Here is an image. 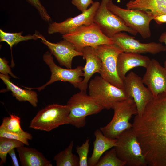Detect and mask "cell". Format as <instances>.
I'll use <instances>...</instances> for the list:
<instances>
[{"label": "cell", "mask_w": 166, "mask_h": 166, "mask_svg": "<svg viewBox=\"0 0 166 166\" xmlns=\"http://www.w3.org/2000/svg\"><path fill=\"white\" fill-rule=\"evenodd\" d=\"M132 124L147 165L166 166V92L153 98Z\"/></svg>", "instance_id": "cell-1"}, {"label": "cell", "mask_w": 166, "mask_h": 166, "mask_svg": "<svg viewBox=\"0 0 166 166\" xmlns=\"http://www.w3.org/2000/svg\"><path fill=\"white\" fill-rule=\"evenodd\" d=\"M113 116L106 125L100 128L106 137L116 139L121 133L132 128L129 121L133 115L137 114L136 106L133 99L128 98L116 102L113 105Z\"/></svg>", "instance_id": "cell-2"}, {"label": "cell", "mask_w": 166, "mask_h": 166, "mask_svg": "<svg viewBox=\"0 0 166 166\" xmlns=\"http://www.w3.org/2000/svg\"><path fill=\"white\" fill-rule=\"evenodd\" d=\"M70 109L68 124L77 128L85 126L87 116L98 113L104 109L86 91H80L73 94L67 104Z\"/></svg>", "instance_id": "cell-3"}, {"label": "cell", "mask_w": 166, "mask_h": 166, "mask_svg": "<svg viewBox=\"0 0 166 166\" xmlns=\"http://www.w3.org/2000/svg\"><path fill=\"white\" fill-rule=\"evenodd\" d=\"M62 37L73 44L80 51L86 47L95 48L101 45L114 44L112 39L105 35L94 22L80 26L69 34L62 35Z\"/></svg>", "instance_id": "cell-4"}, {"label": "cell", "mask_w": 166, "mask_h": 166, "mask_svg": "<svg viewBox=\"0 0 166 166\" xmlns=\"http://www.w3.org/2000/svg\"><path fill=\"white\" fill-rule=\"evenodd\" d=\"M114 147L117 157L129 166L147 165L140 145L132 128L121 133L117 138Z\"/></svg>", "instance_id": "cell-5"}, {"label": "cell", "mask_w": 166, "mask_h": 166, "mask_svg": "<svg viewBox=\"0 0 166 166\" xmlns=\"http://www.w3.org/2000/svg\"><path fill=\"white\" fill-rule=\"evenodd\" d=\"M70 109L67 105H50L39 110L31 120L29 127L49 132L59 126L68 124Z\"/></svg>", "instance_id": "cell-6"}, {"label": "cell", "mask_w": 166, "mask_h": 166, "mask_svg": "<svg viewBox=\"0 0 166 166\" xmlns=\"http://www.w3.org/2000/svg\"><path fill=\"white\" fill-rule=\"evenodd\" d=\"M89 94L104 109H112L116 102L128 97L123 89L108 82L100 76H96L89 82Z\"/></svg>", "instance_id": "cell-7"}, {"label": "cell", "mask_w": 166, "mask_h": 166, "mask_svg": "<svg viewBox=\"0 0 166 166\" xmlns=\"http://www.w3.org/2000/svg\"><path fill=\"white\" fill-rule=\"evenodd\" d=\"M110 0L108 9L119 17L128 27L136 31L144 38L151 36L150 23L154 17L138 10L124 9L114 4Z\"/></svg>", "instance_id": "cell-8"}, {"label": "cell", "mask_w": 166, "mask_h": 166, "mask_svg": "<svg viewBox=\"0 0 166 166\" xmlns=\"http://www.w3.org/2000/svg\"><path fill=\"white\" fill-rule=\"evenodd\" d=\"M102 62L100 76L105 80L119 88L123 89V81L117 71L118 56L123 52L114 45H101L94 48Z\"/></svg>", "instance_id": "cell-9"}, {"label": "cell", "mask_w": 166, "mask_h": 166, "mask_svg": "<svg viewBox=\"0 0 166 166\" xmlns=\"http://www.w3.org/2000/svg\"><path fill=\"white\" fill-rule=\"evenodd\" d=\"M110 0H101L95 14L93 22L97 24L102 32L109 38L122 31L134 36L138 33L127 26L118 16L109 10L107 4Z\"/></svg>", "instance_id": "cell-10"}, {"label": "cell", "mask_w": 166, "mask_h": 166, "mask_svg": "<svg viewBox=\"0 0 166 166\" xmlns=\"http://www.w3.org/2000/svg\"><path fill=\"white\" fill-rule=\"evenodd\" d=\"M43 58L49 67L51 72L49 80L43 85L38 87L29 88L22 86L23 87L29 89H36L40 91L55 82L61 81L69 82L75 88H78L83 79L81 77L83 75V67L79 65L73 69L61 67L55 63L52 55L48 51L44 54Z\"/></svg>", "instance_id": "cell-11"}, {"label": "cell", "mask_w": 166, "mask_h": 166, "mask_svg": "<svg viewBox=\"0 0 166 166\" xmlns=\"http://www.w3.org/2000/svg\"><path fill=\"white\" fill-rule=\"evenodd\" d=\"M123 82L124 91L128 97L133 99L136 106L137 115L141 116L153 98L152 93L144 86L142 78L133 72L126 76Z\"/></svg>", "instance_id": "cell-12"}, {"label": "cell", "mask_w": 166, "mask_h": 166, "mask_svg": "<svg viewBox=\"0 0 166 166\" xmlns=\"http://www.w3.org/2000/svg\"><path fill=\"white\" fill-rule=\"evenodd\" d=\"M134 37L131 36L124 32H120L111 38L114 45L120 49L123 52H131L139 54L150 53L155 54L166 51V46L161 44L155 42L142 43L135 39Z\"/></svg>", "instance_id": "cell-13"}, {"label": "cell", "mask_w": 166, "mask_h": 166, "mask_svg": "<svg viewBox=\"0 0 166 166\" xmlns=\"http://www.w3.org/2000/svg\"><path fill=\"white\" fill-rule=\"evenodd\" d=\"M100 5L99 2L96 1L90 8L78 15L68 18L60 22H54L50 24L48 27V33L51 34L59 33L65 35L80 26L93 23L95 14Z\"/></svg>", "instance_id": "cell-14"}, {"label": "cell", "mask_w": 166, "mask_h": 166, "mask_svg": "<svg viewBox=\"0 0 166 166\" xmlns=\"http://www.w3.org/2000/svg\"><path fill=\"white\" fill-rule=\"evenodd\" d=\"M142 80L153 98L166 92V69L156 59H151Z\"/></svg>", "instance_id": "cell-15"}, {"label": "cell", "mask_w": 166, "mask_h": 166, "mask_svg": "<svg viewBox=\"0 0 166 166\" xmlns=\"http://www.w3.org/2000/svg\"><path fill=\"white\" fill-rule=\"evenodd\" d=\"M39 39L48 47L59 64L67 69H71L72 60L74 57L82 56V53L77 50L73 44L66 40L64 39L56 43H52L41 34Z\"/></svg>", "instance_id": "cell-16"}, {"label": "cell", "mask_w": 166, "mask_h": 166, "mask_svg": "<svg viewBox=\"0 0 166 166\" xmlns=\"http://www.w3.org/2000/svg\"><path fill=\"white\" fill-rule=\"evenodd\" d=\"M81 51L83 54V58L86 60V64L83 68L84 78L77 88L80 91H86L90 79L94 73H99L102 62L94 48L86 47L83 48Z\"/></svg>", "instance_id": "cell-17"}, {"label": "cell", "mask_w": 166, "mask_h": 166, "mask_svg": "<svg viewBox=\"0 0 166 166\" xmlns=\"http://www.w3.org/2000/svg\"><path fill=\"white\" fill-rule=\"evenodd\" d=\"M150 60L148 56L140 54L123 52L119 54L117 58V69L118 75L123 81L129 71L137 67L146 68Z\"/></svg>", "instance_id": "cell-18"}, {"label": "cell", "mask_w": 166, "mask_h": 166, "mask_svg": "<svg viewBox=\"0 0 166 166\" xmlns=\"http://www.w3.org/2000/svg\"><path fill=\"white\" fill-rule=\"evenodd\" d=\"M95 138L93 141V148L91 156L88 158V164L89 166H96L103 153L111 148L115 147L117 139L110 138L105 136L100 129L94 132Z\"/></svg>", "instance_id": "cell-19"}, {"label": "cell", "mask_w": 166, "mask_h": 166, "mask_svg": "<svg viewBox=\"0 0 166 166\" xmlns=\"http://www.w3.org/2000/svg\"><path fill=\"white\" fill-rule=\"evenodd\" d=\"M22 166H52L51 162L35 148L22 146L16 148Z\"/></svg>", "instance_id": "cell-20"}, {"label": "cell", "mask_w": 166, "mask_h": 166, "mask_svg": "<svg viewBox=\"0 0 166 166\" xmlns=\"http://www.w3.org/2000/svg\"><path fill=\"white\" fill-rule=\"evenodd\" d=\"M126 6L127 9L140 10L154 17L166 14V0H130Z\"/></svg>", "instance_id": "cell-21"}, {"label": "cell", "mask_w": 166, "mask_h": 166, "mask_svg": "<svg viewBox=\"0 0 166 166\" xmlns=\"http://www.w3.org/2000/svg\"><path fill=\"white\" fill-rule=\"evenodd\" d=\"M0 78L6 86V91H10L12 95L19 101L28 102L33 107H36L38 101V94L35 91L23 89L12 82L9 75L0 74Z\"/></svg>", "instance_id": "cell-22"}, {"label": "cell", "mask_w": 166, "mask_h": 166, "mask_svg": "<svg viewBox=\"0 0 166 166\" xmlns=\"http://www.w3.org/2000/svg\"><path fill=\"white\" fill-rule=\"evenodd\" d=\"M73 144L71 141L64 150L55 155L53 160L57 166H79V157L72 152Z\"/></svg>", "instance_id": "cell-23"}, {"label": "cell", "mask_w": 166, "mask_h": 166, "mask_svg": "<svg viewBox=\"0 0 166 166\" xmlns=\"http://www.w3.org/2000/svg\"><path fill=\"white\" fill-rule=\"evenodd\" d=\"M22 32L16 33H8L0 29V42H6L10 46L11 50L13 45L20 42L30 40H37L39 39L41 35L38 32L26 36L22 35Z\"/></svg>", "instance_id": "cell-24"}, {"label": "cell", "mask_w": 166, "mask_h": 166, "mask_svg": "<svg viewBox=\"0 0 166 166\" xmlns=\"http://www.w3.org/2000/svg\"><path fill=\"white\" fill-rule=\"evenodd\" d=\"M22 142L16 140L0 137V166L5 164L7 154L12 149L24 146Z\"/></svg>", "instance_id": "cell-25"}, {"label": "cell", "mask_w": 166, "mask_h": 166, "mask_svg": "<svg viewBox=\"0 0 166 166\" xmlns=\"http://www.w3.org/2000/svg\"><path fill=\"white\" fill-rule=\"evenodd\" d=\"M0 130L15 133H21L24 131L21 126L20 118L14 114L3 118Z\"/></svg>", "instance_id": "cell-26"}, {"label": "cell", "mask_w": 166, "mask_h": 166, "mask_svg": "<svg viewBox=\"0 0 166 166\" xmlns=\"http://www.w3.org/2000/svg\"><path fill=\"white\" fill-rule=\"evenodd\" d=\"M101 158L96 166H124L126 163L117 156L114 147L106 151Z\"/></svg>", "instance_id": "cell-27"}, {"label": "cell", "mask_w": 166, "mask_h": 166, "mask_svg": "<svg viewBox=\"0 0 166 166\" xmlns=\"http://www.w3.org/2000/svg\"><path fill=\"white\" fill-rule=\"evenodd\" d=\"M0 137L18 140L27 146L29 145L28 140L32 138L31 134L25 131L21 133H15L0 130Z\"/></svg>", "instance_id": "cell-28"}, {"label": "cell", "mask_w": 166, "mask_h": 166, "mask_svg": "<svg viewBox=\"0 0 166 166\" xmlns=\"http://www.w3.org/2000/svg\"><path fill=\"white\" fill-rule=\"evenodd\" d=\"M90 144L89 139L87 138L81 146L77 145L76 147L79 159V166H88V156Z\"/></svg>", "instance_id": "cell-29"}, {"label": "cell", "mask_w": 166, "mask_h": 166, "mask_svg": "<svg viewBox=\"0 0 166 166\" xmlns=\"http://www.w3.org/2000/svg\"><path fill=\"white\" fill-rule=\"evenodd\" d=\"M26 0L37 9L43 20L46 22H49L51 20L50 16L39 0Z\"/></svg>", "instance_id": "cell-30"}, {"label": "cell", "mask_w": 166, "mask_h": 166, "mask_svg": "<svg viewBox=\"0 0 166 166\" xmlns=\"http://www.w3.org/2000/svg\"><path fill=\"white\" fill-rule=\"evenodd\" d=\"M8 62L5 58H0V73L5 75L9 74L14 78L18 77L12 72L10 66L8 65Z\"/></svg>", "instance_id": "cell-31"}, {"label": "cell", "mask_w": 166, "mask_h": 166, "mask_svg": "<svg viewBox=\"0 0 166 166\" xmlns=\"http://www.w3.org/2000/svg\"><path fill=\"white\" fill-rule=\"evenodd\" d=\"M71 2L82 12L86 10L88 6L92 5L94 2L92 0H71Z\"/></svg>", "instance_id": "cell-32"}, {"label": "cell", "mask_w": 166, "mask_h": 166, "mask_svg": "<svg viewBox=\"0 0 166 166\" xmlns=\"http://www.w3.org/2000/svg\"><path fill=\"white\" fill-rule=\"evenodd\" d=\"M8 154H9L11 159L12 165L14 166H19V164L15 154L14 148L10 151Z\"/></svg>", "instance_id": "cell-33"}, {"label": "cell", "mask_w": 166, "mask_h": 166, "mask_svg": "<svg viewBox=\"0 0 166 166\" xmlns=\"http://www.w3.org/2000/svg\"><path fill=\"white\" fill-rule=\"evenodd\" d=\"M154 20L158 24L166 23V14H164L155 17Z\"/></svg>", "instance_id": "cell-34"}, {"label": "cell", "mask_w": 166, "mask_h": 166, "mask_svg": "<svg viewBox=\"0 0 166 166\" xmlns=\"http://www.w3.org/2000/svg\"><path fill=\"white\" fill-rule=\"evenodd\" d=\"M159 42L164 43L166 46V31L163 33L159 39ZM164 67L166 69V60L165 61Z\"/></svg>", "instance_id": "cell-35"}]
</instances>
